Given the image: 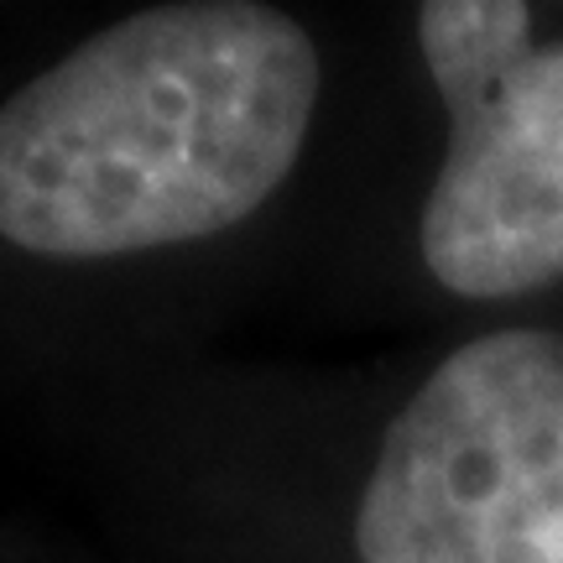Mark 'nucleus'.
Wrapping results in <instances>:
<instances>
[{
	"label": "nucleus",
	"mask_w": 563,
	"mask_h": 563,
	"mask_svg": "<svg viewBox=\"0 0 563 563\" xmlns=\"http://www.w3.org/2000/svg\"><path fill=\"white\" fill-rule=\"evenodd\" d=\"M443 110L449 152L422 203L428 272L460 298L563 282V42Z\"/></svg>",
	"instance_id": "7ed1b4c3"
},
{
	"label": "nucleus",
	"mask_w": 563,
	"mask_h": 563,
	"mask_svg": "<svg viewBox=\"0 0 563 563\" xmlns=\"http://www.w3.org/2000/svg\"><path fill=\"white\" fill-rule=\"evenodd\" d=\"M418 42L449 104L532 53V11L522 0H433L418 11Z\"/></svg>",
	"instance_id": "20e7f679"
},
{
	"label": "nucleus",
	"mask_w": 563,
	"mask_h": 563,
	"mask_svg": "<svg viewBox=\"0 0 563 563\" xmlns=\"http://www.w3.org/2000/svg\"><path fill=\"white\" fill-rule=\"evenodd\" d=\"M361 563H563V334L470 340L391 418Z\"/></svg>",
	"instance_id": "f03ea898"
},
{
	"label": "nucleus",
	"mask_w": 563,
	"mask_h": 563,
	"mask_svg": "<svg viewBox=\"0 0 563 563\" xmlns=\"http://www.w3.org/2000/svg\"><path fill=\"white\" fill-rule=\"evenodd\" d=\"M319 47L251 0L152 5L0 104V235L125 256L251 220L298 162Z\"/></svg>",
	"instance_id": "f257e3e1"
}]
</instances>
